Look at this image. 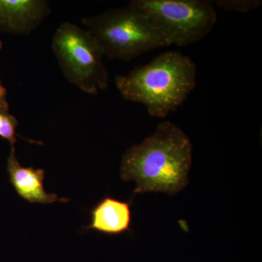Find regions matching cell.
<instances>
[{"instance_id": "52a82bcc", "label": "cell", "mask_w": 262, "mask_h": 262, "mask_svg": "<svg viewBox=\"0 0 262 262\" xmlns=\"http://www.w3.org/2000/svg\"><path fill=\"white\" fill-rule=\"evenodd\" d=\"M7 170L10 181L15 192L20 198L31 203L49 204L55 202L68 201L66 198H58L57 194H49L44 189L43 181L45 171L42 169L26 168L20 165L15 156L14 146H12L8 159Z\"/></svg>"}, {"instance_id": "6da1fadb", "label": "cell", "mask_w": 262, "mask_h": 262, "mask_svg": "<svg viewBox=\"0 0 262 262\" xmlns=\"http://www.w3.org/2000/svg\"><path fill=\"white\" fill-rule=\"evenodd\" d=\"M192 145L173 122H160L151 136L122 156L120 175L134 181L135 194L155 192L175 195L187 187L192 166Z\"/></svg>"}, {"instance_id": "8992f818", "label": "cell", "mask_w": 262, "mask_h": 262, "mask_svg": "<svg viewBox=\"0 0 262 262\" xmlns=\"http://www.w3.org/2000/svg\"><path fill=\"white\" fill-rule=\"evenodd\" d=\"M51 12L43 0H0V30L15 34H30Z\"/></svg>"}, {"instance_id": "7c38bea8", "label": "cell", "mask_w": 262, "mask_h": 262, "mask_svg": "<svg viewBox=\"0 0 262 262\" xmlns=\"http://www.w3.org/2000/svg\"><path fill=\"white\" fill-rule=\"evenodd\" d=\"M2 48H3V43L0 41V51H1ZM7 91L6 89L3 87L1 82H0V97L6 98Z\"/></svg>"}, {"instance_id": "5b68a950", "label": "cell", "mask_w": 262, "mask_h": 262, "mask_svg": "<svg viewBox=\"0 0 262 262\" xmlns=\"http://www.w3.org/2000/svg\"><path fill=\"white\" fill-rule=\"evenodd\" d=\"M168 46L183 47L200 42L217 21L213 2L208 0H134Z\"/></svg>"}, {"instance_id": "30bf717a", "label": "cell", "mask_w": 262, "mask_h": 262, "mask_svg": "<svg viewBox=\"0 0 262 262\" xmlns=\"http://www.w3.org/2000/svg\"><path fill=\"white\" fill-rule=\"evenodd\" d=\"M213 4L222 9L237 13H246L261 6V0H217Z\"/></svg>"}, {"instance_id": "ba28073f", "label": "cell", "mask_w": 262, "mask_h": 262, "mask_svg": "<svg viewBox=\"0 0 262 262\" xmlns=\"http://www.w3.org/2000/svg\"><path fill=\"white\" fill-rule=\"evenodd\" d=\"M91 223L86 229L117 235L127 232L131 225L130 203L106 196L91 211Z\"/></svg>"}, {"instance_id": "277c9868", "label": "cell", "mask_w": 262, "mask_h": 262, "mask_svg": "<svg viewBox=\"0 0 262 262\" xmlns=\"http://www.w3.org/2000/svg\"><path fill=\"white\" fill-rule=\"evenodd\" d=\"M52 48L67 80L88 94L108 89L104 56L96 38L85 29L64 22L57 28Z\"/></svg>"}, {"instance_id": "7a4b0ae2", "label": "cell", "mask_w": 262, "mask_h": 262, "mask_svg": "<svg viewBox=\"0 0 262 262\" xmlns=\"http://www.w3.org/2000/svg\"><path fill=\"white\" fill-rule=\"evenodd\" d=\"M196 67L190 57L167 51L149 63L117 75L122 97L141 103L151 117L165 118L178 110L196 86Z\"/></svg>"}, {"instance_id": "9c48e42d", "label": "cell", "mask_w": 262, "mask_h": 262, "mask_svg": "<svg viewBox=\"0 0 262 262\" xmlns=\"http://www.w3.org/2000/svg\"><path fill=\"white\" fill-rule=\"evenodd\" d=\"M18 121L8 110H0V137L9 141L12 146L16 143Z\"/></svg>"}, {"instance_id": "8fae6325", "label": "cell", "mask_w": 262, "mask_h": 262, "mask_svg": "<svg viewBox=\"0 0 262 262\" xmlns=\"http://www.w3.org/2000/svg\"><path fill=\"white\" fill-rule=\"evenodd\" d=\"M0 110H8V103L6 98L0 97Z\"/></svg>"}, {"instance_id": "3957f363", "label": "cell", "mask_w": 262, "mask_h": 262, "mask_svg": "<svg viewBox=\"0 0 262 262\" xmlns=\"http://www.w3.org/2000/svg\"><path fill=\"white\" fill-rule=\"evenodd\" d=\"M82 24L110 59L128 61L146 52L169 46L147 16L131 3L84 18Z\"/></svg>"}]
</instances>
